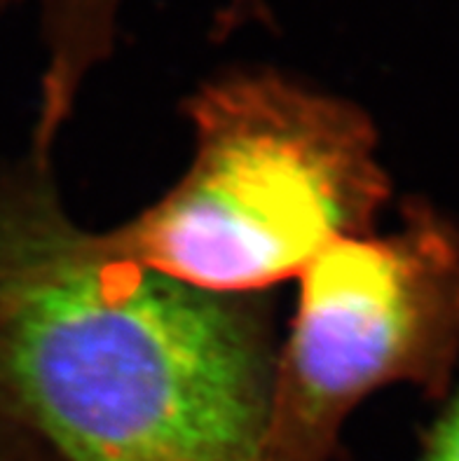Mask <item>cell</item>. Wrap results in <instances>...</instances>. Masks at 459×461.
Listing matches in <instances>:
<instances>
[{
  "label": "cell",
  "mask_w": 459,
  "mask_h": 461,
  "mask_svg": "<svg viewBox=\"0 0 459 461\" xmlns=\"http://www.w3.org/2000/svg\"><path fill=\"white\" fill-rule=\"evenodd\" d=\"M300 276L261 461H331L368 393L406 382L441 396L459 361V228L425 202L387 237L333 241Z\"/></svg>",
  "instance_id": "cell-3"
},
{
  "label": "cell",
  "mask_w": 459,
  "mask_h": 461,
  "mask_svg": "<svg viewBox=\"0 0 459 461\" xmlns=\"http://www.w3.org/2000/svg\"><path fill=\"white\" fill-rule=\"evenodd\" d=\"M35 5L41 10L47 50L41 122L35 136L38 162H45L80 87L111 54L124 0H35ZM262 12V0H230L225 14L237 23L261 17Z\"/></svg>",
  "instance_id": "cell-4"
},
{
  "label": "cell",
  "mask_w": 459,
  "mask_h": 461,
  "mask_svg": "<svg viewBox=\"0 0 459 461\" xmlns=\"http://www.w3.org/2000/svg\"><path fill=\"white\" fill-rule=\"evenodd\" d=\"M270 384L251 312L0 171V393L66 459L261 461Z\"/></svg>",
  "instance_id": "cell-1"
},
{
  "label": "cell",
  "mask_w": 459,
  "mask_h": 461,
  "mask_svg": "<svg viewBox=\"0 0 459 461\" xmlns=\"http://www.w3.org/2000/svg\"><path fill=\"white\" fill-rule=\"evenodd\" d=\"M419 461H459V393L427 436Z\"/></svg>",
  "instance_id": "cell-5"
},
{
  "label": "cell",
  "mask_w": 459,
  "mask_h": 461,
  "mask_svg": "<svg viewBox=\"0 0 459 461\" xmlns=\"http://www.w3.org/2000/svg\"><path fill=\"white\" fill-rule=\"evenodd\" d=\"M195 159L111 240L169 279L214 295L268 288L390 197L375 134L354 105L261 70L211 82L188 105Z\"/></svg>",
  "instance_id": "cell-2"
}]
</instances>
